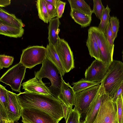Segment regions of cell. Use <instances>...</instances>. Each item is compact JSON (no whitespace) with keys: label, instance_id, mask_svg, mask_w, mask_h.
<instances>
[{"label":"cell","instance_id":"obj_12","mask_svg":"<svg viewBox=\"0 0 123 123\" xmlns=\"http://www.w3.org/2000/svg\"><path fill=\"white\" fill-rule=\"evenodd\" d=\"M106 93L102 80L100 87L91 103L86 115L85 119L87 123H93L94 122Z\"/></svg>","mask_w":123,"mask_h":123},{"label":"cell","instance_id":"obj_24","mask_svg":"<svg viewBox=\"0 0 123 123\" xmlns=\"http://www.w3.org/2000/svg\"><path fill=\"white\" fill-rule=\"evenodd\" d=\"M102 81L93 82L82 79L77 82H73L72 85H73V90L76 93L93 86L99 85Z\"/></svg>","mask_w":123,"mask_h":123},{"label":"cell","instance_id":"obj_1","mask_svg":"<svg viewBox=\"0 0 123 123\" xmlns=\"http://www.w3.org/2000/svg\"><path fill=\"white\" fill-rule=\"evenodd\" d=\"M17 97L22 108L39 109L49 114L59 122L64 117L62 103L52 95L24 92L17 94Z\"/></svg>","mask_w":123,"mask_h":123},{"label":"cell","instance_id":"obj_19","mask_svg":"<svg viewBox=\"0 0 123 123\" xmlns=\"http://www.w3.org/2000/svg\"><path fill=\"white\" fill-rule=\"evenodd\" d=\"M0 21L12 26L22 28L23 25L22 20L15 15L10 13L1 8H0Z\"/></svg>","mask_w":123,"mask_h":123},{"label":"cell","instance_id":"obj_10","mask_svg":"<svg viewBox=\"0 0 123 123\" xmlns=\"http://www.w3.org/2000/svg\"><path fill=\"white\" fill-rule=\"evenodd\" d=\"M56 48L65 73L69 72L74 68L73 54L70 47L67 42L60 38Z\"/></svg>","mask_w":123,"mask_h":123},{"label":"cell","instance_id":"obj_14","mask_svg":"<svg viewBox=\"0 0 123 123\" xmlns=\"http://www.w3.org/2000/svg\"><path fill=\"white\" fill-rule=\"evenodd\" d=\"M61 84L60 92L57 99L67 107L72 106L74 105L76 96L72 87L68 82L66 83L63 80L62 76L60 75Z\"/></svg>","mask_w":123,"mask_h":123},{"label":"cell","instance_id":"obj_42","mask_svg":"<svg viewBox=\"0 0 123 123\" xmlns=\"http://www.w3.org/2000/svg\"><path fill=\"white\" fill-rule=\"evenodd\" d=\"M10 123H14V122L12 121H10Z\"/></svg>","mask_w":123,"mask_h":123},{"label":"cell","instance_id":"obj_41","mask_svg":"<svg viewBox=\"0 0 123 123\" xmlns=\"http://www.w3.org/2000/svg\"><path fill=\"white\" fill-rule=\"evenodd\" d=\"M122 60H123V50H122Z\"/></svg>","mask_w":123,"mask_h":123},{"label":"cell","instance_id":"obj_6","mask_svg":"<svg viewBox=\"0 0 123 123\" xmlns=\"http://www.w3.org/2000/svg\"><path fill=\"white\" fill-rule=\"evenodd\" d=\"M26 68L19 62L7 71L1 77L0 81L10 86L12 91L21 93V83L25 79Z\"/></svg>","mask_w":123,"mask_h":123},{"label":"cell","instance_id":"obj_8","mask_svg":"<svg viewBox=\"0 0 123 123\" xmlns=\"http://www.w3.org/2000/svg\"><path fill=\"white\" fill-rule=\"evenodd\" d=\"M100 86L95 85L76 93L74 108L79 112L81 117L82 115H86Z\"/></svg>","mask_w":123,"mask_h":123},{"label":"cell","instance_id":"obj_33","mask_svg":"<svg viewBox=\"0 0 123 123\" xmlns=\"http://www.w3.org/2000/svg\"><path fill=\"white\" fill-rule=\"evenodd\" d=\"M44 1L51 19L57 17V13L56 8L45 0H44Z\"/></svg>","mask_w":123,"mask_h":123},{"label":"cell","instance_id":"obj_13","mask_svg":"<svg viewBox=\"0 0 123 123\" xmlns=\"http://www.w3.org/2000/svg\"><path fill=\"white\" fill-rule=\"evenodd\" d=\"M25 92L47 95H52L48 87L42 81V79L35 77L24 82L21 85Z\"/></svg>","mask_w":123,"mask_h":123},{"label":"cell","instance_id":"obj_29","mask_svg":"<svg viewBox=\"0 0 123 123\" xmlns=\"http://www.w3.org/2000/svg\"><path fill=\"white\" fill-rule=\"evenodd\" d=\"M13 57L4 55H0V68H8L11 65L13 61Z\"/></svg>","mask_w":123,"mask_h":123},{"label":"cell","instance_id":"obj_9","mask_svg":"<svg viewBox=\"0 0 123 123\" xmlns=\"http://www.w3.org/2000/svg\"><path fill=\"white\" fill-rule=\"evenodd\" d=\"M23 123H58L59 122L45 112L33 108H22Z\"/></svg>","mask_w":123,"mask_h":123},{"label":"cell","instance_id":"obj_38","mask_svg":"<svg viewBox=\"0 0 123 123\" xmlns=\"http://www.w3.org/2000/svg\"><path fill=\"white\" fill-rule=\"evenodd\" d=\"M47 1L50 3L56 8L59 0H45Z\"/></svg>","mask_w":123,"mask_h":123},{"label":"cell","instance_id":"obj_37","mask_svg":"<svg viewBox=\"0 0 123 123\" xmlns=\"http://www.w3.org/2000/svg\"><path fill=\"white\" fill-rule=\"evenodd\" d=\"M10 0H0V6L5 7L10 4Z\"/></svg>","mask_w":123,"mask_h":123},{"label":"cell","instance_id":"obj_17","mask_svg":"<svg viewBox=\"0 0 123 123\" xmlns=\"http://www.w3.org/2000/svg\"><path fill=\"white\" fill-rule=\"evenodd\" d=\"M46 48V58L56 67L60 75L64 76L65 72L58 54L56 47L49 44Z\"/></svg>","mask_w":123,"mask_h":123},{"label":"cell","instance_id":"obj_35","mask_svg":"<svg viewBox=\"0 0 123 123\" xmlns=\"http://www.w3.org/2000/svg\"><path fill=\"white\" fill-rule=\"evenodd\" d=\"M61 106L63 109L64 117L66 121L68 118L70 112L73 109V107L70 106L67 107L62 104H61Z\"/></svg>","mask_w":123,"mask_h":123},{"label":"cell","instance_id":"obj_7","mask_svg":"<svg viewBox=\"0 0 123 123\" xmlns=\"http://www.w3.org/2000/svg\"><path fill=\"white\" fill-rule=\"evenodd\" d=\"M97 43L102 61L109 67L113 61L114 48L110 45L104 33L97 27L89 28Z\"/></svg>","mask_w":123,"mask_h":123},{"label":"cell","instance_id":"obj_18","mask_svg":"<svg viewBox=\"0 0 123 123\" xmlns=\"http://www.w3.org/2000/svg\"><path fill=\"white\" fill-rule=\"evenodd\" d=\"M88 32V35L86 44L89 54L92 57H94L95 60L102 61L100 50L96 40L89 28Z\"/></svg>","mask_w":123,"mask_h":123},{"label":"cell","instance_id":"obj_22","mask_svg":"<svg viewBox=\"0 0 123 123\" xmlns=\"http://www.w3.org/2000/svg\"><path fill=\"white\" fill-rule=\"evenodd\" d=\"M70 15L74 21L80 25L81 27L88 26L91 23L92 16L77 10L71 9Z\"/></svg>","mask_w":123,"mask_h":123},{"label":"cell","instance_id":"obj_43","mask_svg":"<svg viewBox=\"0 0 123 123\" xmlns=\"http://www.w3.org/2000/svg\"><path fill=\"white\" fill-rule=\"evenodd\" d=\"M14 123H19L18 121L14 122Z\"/></svg>","mask_w":123,"mask_h":123},{"label":"cell","instance_id":"obj_36","mask_svg":"<svg viewBox=\"0 0 123 123\" xmlns=\"http://www.w3.org/2000/svg\"><path fill=\"white\" fill-rule=\"evenodd\" d=\"M122 95L123 98V82L122 84L117 92L112 99V101L114 102H116L118 97Z\"/></svg>","mask_w":123,"mask_h":123},{"label":"cell","instance_id":"obj_34","mask_svg":"<svg viewBox=\"0 0 123 123\" xmlns=\"http://www.w3.org/2000/svg\"><path fill=\"white\" fill-rule=\"evenodd\" d=\"M66 4L65 2L59 0L56 7L57 13V17L59 18L62 16L65 6Z\"/></svg>","mask_w":123,"mask_h":123},{"label":"cell","instance_id":"obj_23","mask_svg":"<svg viewBox=\"0 0 123 123\" xmlns=\"http://www.w3.org/2000/svg\"><path fill=\"white\" fill-rule=\"evenodd\" d=\"M71 9H74L92 16L93 13L90 6L84 0H68Z\"/></svg>","mask_w":123,"mask_h":123},{"label":"cell","instance_id":"obj_15","mask_svg":"<svg viewBox=\"0 0 123 123\" xmlns=\"http://www.w3.org/2000/svg\"><path fill=\"white\" fill-rule=\"evenodd\" d=\"M8 104L7 112L9 121H18L21 116L22 108L18 100L17 94L7 91Z\"/></svg>","mask_w":123,"mask_h":123},{"label":"cell","instance_id":"obj_25","mask_svg":"<svg viewBox=\"0 0 123 123\" xmlns=\"http://www.w3.org/2000/svg\"><path fill=\"white\" fill-rule=\"evenodd\" d=\"M36 2L39 18L44 23H48L51 19L48 13L44 0H37Z\"/></svg>","mask_w":123,"mask_h":123},{"label":"cell","instance_id":"obj_2","mask_svg":"<svg viewBox=\"0 0 123 123\" xmlns=\"http://www.w3.org/2000/svg\"><path fill=\"white\" fill-rule=\"evenodd\" d=\"M105 92L112 99L123 82V63L113 60L102 80Z\"/></svg>","mask_w":123,"mask_h":123},{"label":"cell","instance_id":"obj_16","mask_svg":"<svg viewBox=\"0 0 123 123\" xmlns=\"http://www.w3.org/2000/svg\"><path fill=\"white\" fill-rule=\"evenodd\" d=\"M59 19L57 17L51 19L49 22L48 27L49 44L55 47L60 38L58 34L60 31L59 27L61 23Z\"/></svg>","mask_w":123,"mask_h":123},{"label":"cell","instance_id":"obj_31","mask_svg":"<svg viewBox=\"0 0 123 123\" xmlns=\"http://www.w3.org/2000/svg\"><path fill=\"white\" fill-rule=\"evenodd\" d=\"M81 116L79 112L74 108L70 112L66 123H80Z\"/></svg>","mask_w":123,"mask_h":123},{"label":"cell","instance_id":"obj_3","mask_svg":"<svg viewBox=\"0 0 123 123\" xmlns=\"http://www.w3.org/2000/svg\"><path fill=\"white\" fill-rule=\"evenodd\" d=\"M59 71L54 64L47 58L44 61L40 69L35 72V77L40 79L47 78L51 85L49 88L51 94L57 98L60 92L61 78Z\"/></svg>","mask_w":123,"mask_h":123},{"label":"cell","instance_id":"obj_4","mask_svg":"<svg viewBox=\"0 0 123 123\" xmlns=\"http://www.w3.org/2000/svg\"><path fill=\"white\" fill-rule=\"evenodd\" d=\"M46 48L42 46H29L23 50L20 62L26 68L31 69L42 64L46 58Z\"/></svg>","mask_w":123,"mask_h":123},{"label":"cell","instance_id":"obj_40","mask_svg":"<svg viewBox=\"0 0 123 123\" xmlns=\"http://www.w3.org/2000/svg\"><path fill=\"white\" fill-rule=\"evenodd\" d=\"M80 123H87V122L86 120L85 119L81 121L80 122Z\"/></svg>","mask_w":123,"mask_h":123},{"label":"cell","instance_id":"obj_30","mask_svg":"<svg viewBox=\"0 0 123 123\" xmlns=\"http://www.w3.org/2000/svg\"><path fill=\"white\" fill-rule=\"evenodd\" d=\"M116 103L118 123H123V98L122 95L118 97Z\"/></svg>","mask_w":123,"mask_h":123},{"label":"cell","instance_id":"obj_5","mask_svg":"<svg viewBox=\"0 0 123 123\" xmlns=\"http://www.w3.org/2000/svg\"><path fill=\"white\" fill-rule=\"evenodd\" d=\"M93 123H118L116 102H113L106 93Z\"/></svg>","mask_w":123,"mask_h":123},{"label":"cell","instance_id":"obj_39","mask_svg":"<svg viewBox=\"0 0 123 123\" xmlns=\"http://www.w3.org/2000/svg\"><path fill=\"white\" fill-rule=\"evenodd\" d=\"M1 120L2 121V123H10V121H7L6 120L4 119L2 120Z\"/></svg>","mask_w":123,"mask_h":123},{"label":"cell","instance_id":"obj_28","mask_svg":"<svg viewBox=\"0 0 123 123\" xmlns=\"http://www.w3.org/2000/svg\"><path fill=\"white\" fill-rule=\"evenodd\" d=\"M112 34V39L114 42L115 39L117 37V33L119 27V19L116 17H111L110 18Z\"/></svg>","mask_w":123,"mask_h":123},{"label":"cell","instance_id":"obj_11","mask_svg":"<svg viewBox=\"0 0 123 123\" xmlns=\"http://www.w3.org/2000/svg\"><path fill=\"white\" fill-rule=\"evenodd\" d=\"M108 67L102 61L95 60L86 70L85 79L93 82L102 81L106 74Z\"/></svg>","mask_w":123,"mask_h":123},{"label":"cell","instance_id":"obj_21","mask_svg":"<svg viewBox=\"0 0 123 123\" xmlns=\"http://www.w3.org/2000/svg\"><path fill=\"white\" fill-rule=\"evenodd\" d=\"M23 28L12 26L0 21V34L8 37L17 38L24 34Z\"/></svg>","mask_w":123,"mask_h":123},{"label":"cell","instance_id":"obj_32","mask_svg":"<svg viewBox=\"0 0 123 123\" xmlns=\"http://www.w3.org/2000/svg\"><path fill=\"white\" fill-rule=\"evenodd\" d=\"M106 39L111 47H114V44L112 39V34L111 24L109 21L104 32Z\"/></svg>","mask_w":123,"mask_h":123},{"label":"cell","instance_id":"obj_26","mask_svg":"<svg viewBox=\"0 0 123 123\" xmlns=\"http://www.w3.org/2000/svg\"><path fill=\"white\" fill-rule=\"evenodd\" d=\"M110 11L111 8L107 5L104 11L100 23L97 27L104 33L110 21Z\"/></svg>","mask_w":123,"mask_h":123},{"label":"cell","instance_id":"obj_27","mask_svg":"<svg viewBox=\"0 0 123 123\" xmlns=\"http://www.w3.org/2000/svg\"><path fill=\"white\" fill-rule=\"evenodd\" d=\"M93 7L92 10L98 19L101 20L105 8L102 3L101 0H93Z\"/></svg>","mask_w":123,"mask_h":123},{"label":"cell","instance_id":"obj_20","mask_svg":"<svg viewBox=\"0 0 123 123\" xmlns=\"http://www.w3.org/2000/svg\"><path fill=\"white\" fill-rule=\"evenodd\" d=\"M7 90L0 85V121L6 120L9 121L7 110L8 104Z\"/></svg>","mask_w":123,"mask_h":123}]
</instances>
